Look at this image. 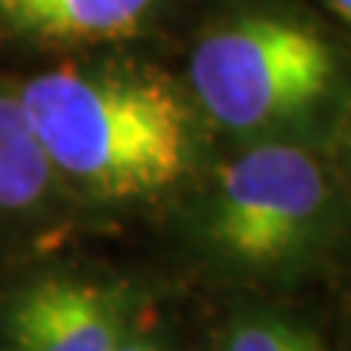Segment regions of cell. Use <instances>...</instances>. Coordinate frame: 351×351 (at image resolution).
<instances>
[{
	"mask_svg": "<svg viewBox=\"0 0 351 351\" xmlns=\"http://www.w3.org/2000/svg\"><path fill=\"white\" fill-rule=\"evenodd\" d=\"M188 80L214 123L258 132L313 112L334 88L337 56L316 27L258 12L205 32Z\"/></svg>",
	"mask_w": 351,
	"mask_h": 351,
	"instance_id": "cell-2",
	"label": "cell"
},
{
	"mask_svg": "<svg viewBox=\"0 0 351 351\" xmlns=\"http://www.w3.org/2000/svg\"><path fill=\"white\" fill-rule=\"evenodd\" d=\"M226 351H325L322 343L311 331L276 319V316H261V319H243L228 334Z\"/></svg>",
	"mask_w": 351,
	"mask_h": 351,
	"instance_id": "cell-7",
	"label": "cell"
},
{
	"mask_svg": "<svg viewBox=\"0 0 351 351\" xmlns=\"http://www.w3.org/2000/svg\"><path fill=\"white\" fill-rule=\"evenodd\" d=\"M158 0H0V27L38 44H100L129 38Z\"/></svg>",
	"mask_w": 351,
	"mask_h": 351,
	"instance_id": "cell-5",
	"label": "cell"
},
{
	"mask_svg": "<svg viewBox=\"0 0 351 351\" xmlns=\"http://www.w3.org/2000/svg\"><path fill=\"white\" fill-rule=\"evenodd\" d=\"M18 97L53 173L94 199H152L191 167L188 106L156 73L59 68Z\"/></svg>",
	"mask_w": 351,
	"mask_h": 351,
	"instance_id": "cell-1",
	"label": "cell"
},
{
	"mask_svg": "<svg viewBox=\"0 0 351 351\" xmlns=\"http://www.w3.org/2000/svg\"><path fill=\"white\" fill-rule=\"evenodd\" d=\"M331 199L322 158L293 144L240 152L217 173L208 240L246 269L287 267L313 243Z\"/></svg>",
	"mask_w": 351,
	"mask_h": 351,
	"instance_id": "cell-3",
	"label": "cell"
},
{
	"mask_svg": "<svg viewBox=\"0 0 351 351\" xmlns=\"http://www.w3.org/2000/svg\"><path fill=\"white\" fill-rule=\"evenodd\" d=\"M53 167L29 126L18 94H0V211H21L44 199Z\"/></svg>",
	"mask_w": 351,
	"mask_h": 351,
	"instance_id": "cell-6",
	"label": "cell"
},
{
	"mask_svg": "<svg viewBox=\"0 0 351 351\" xmlns=\"http://www.w3.org/2000/svg\"><path fill=\"white\" fill-rule=\"evenodd\" d=\"M328 6H331V12L343 21V24H348L351 18V0H328Z\"/></svg>",
	"mask_w": 351,
	"mask_h": 351,
	"instance_id": "cell-9",
	"label": "cell"
},
{
	"mask_svg": "<svg viewBox=\"0 0 351 351\" xmlns=\"http://www.w3.org/2000/svg\"><path fill=\"white\" fill-rule=\"evenodd\" d=\"M6 351H114L123 302L82 278L50 276L12 295L3 313Z\"/></svg>",
	"mask_w": 351,
	"mask_h": 351,
	"instance_id": "cell-4",
	"label": "cell"
},
{
	"mask_svg": "<svg viewBox=\"0 0 351 351\" xmlns=\"http://www.w3.org/2000/svg\"><path fill=\"white\" fill-rule=\"evenodd\" d=\"M114 351H158L152 343H147V339H120V346Z\"/></svg>",
	"mask_w": 351,
	"mask_h": 351,
	"instance_id": "cell-8",
	"label": "cell"
}]
</instances>
